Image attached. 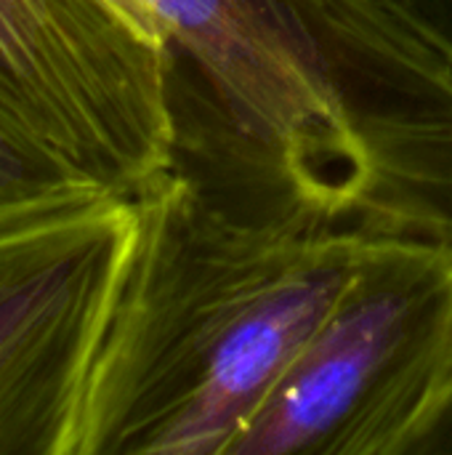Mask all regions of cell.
Here are the masks:
<instances>
[{"label":"cell","mask_w":452,"mask_h":455,"mask_svg":"<svg viewBox=\"0 0 452 455\" xmlns=\"http://www.w3.org/2000/svg\"><path fill=\"white\" fill-rule=\"evenodd\" d=\"M416 301V285L362 288L277 381L232 453L285 455L317 448L354 413L402 349Z\"/></svg>","instance_id":"277c9868"},{"label":"cell","mask_w":452,"mask_h":455,"mask_svg":"<svg viewBox=\"0 0 452 455\" xmlns=\"http://www.w3.org/2000/svg\"><path fill=\"white\" fill-rule=\"evenodd\" d=\"M168 56L101 0H0V107L125 197L165 184L173 165Z\"/></svg>","instance_id":"7a4b0ae2"},{"label":"cell","mask_w":452,"mask_h":455,"mask_svg":"<svg viewBox=\"0 0 452 455\" xmlns=\"http://www.w3.org/2000/svg\"><path fill=\"white\" fill-rule=\"evenodd\" d=\"M117 195L45 147L0 107V227Z\"/></svg>","instance_id":"5b68a950"},{"label":"cell","mask_w":452,"mask_h":455,"mask_svg":"<svg viewBox=\"0 0 452 455\" xmlns=\"http://www.w3.org/2000/svg\"><path fill=\"white\" fill-rule=\"evenodd\" d=\"M147 3L168 29L170 45L200 64L242 128L322 205V165L354 171L362 147L338 88L312 51H301L296 35L253 0Z\"/></svg>","instance_id":"3957f363"},{"label":"cell","mask_w":452,"mask_h":455,"mask_svg":"<svg viewBox=\"0 0 452 455\" xmlns=\"http://www.w3.org/2000/svg\"><path fill=\"white\" fill-rule=\"evenodd\" d=\"M139 243L141 205L125 195L0 227V455H77Z\"/></svg>","instance_id":"6da1fadb"}]
</instances>
